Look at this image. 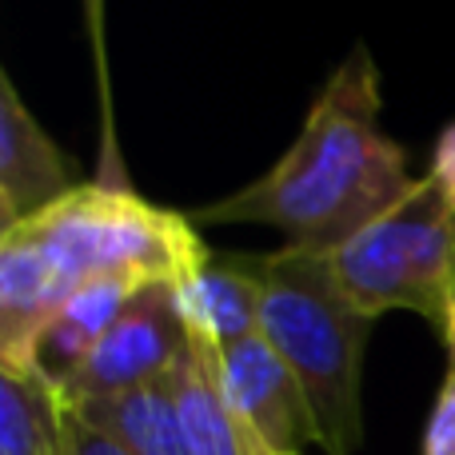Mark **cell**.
<instances>
[{"label": "cell", "instance_id": "obj_7", "mask_svg": "<svg viewBox=\"0 0 455 455\" xmlns=\"http://www.w3.org/2000/svg\"><path fill=\"white\" fill-rule=\"evenodd\" d=\"M80 188L76 164L56 148L12 76H0V232L20 228Z\"/></svg>", "mask_w": 455, "mask_h": 455}, {"label": "cell", "instance_id": "obj_13", "mask_svg": "<svg viewBox=\"0 0 455 455\" xmlns=\"http://www.w3.org/2000/svg\"><path fill=\"white\" fill-rule=\"evenodd\" d=\"M76 416L112 435L128 455H188L168 379L76 408Z\"/></svg>", "mask_w": 455, "mask_h": 455}, {"label": "cell", "instance_id": "obj_16", "mask_svg": "<svg viewBox=\"0 0 455 455\" xmlns=\"http://www.w3.org/2000/svg\"><path fill=\"white\" fill-rule=\"evenodd\" d=\"M427 180L443 192V200L455 208V124H448L435 140L432 152V168H427Z\"/></svg>", "mask_w": 455, "mask_h": 455}, {"label": "cell", "instance_id": "obj_9", "mask_svg": "<svg viewBox=\"0 0 455 455\" xmlns=\"http://www.w3.org/2000/svg\"><path fill=\"white\" fill-rule=\"evenodd\" d=\"M172 291L188 331L204 336L208 344L228 347L259 331V296H264L259 256L208 251L172 283Z\"/></svg>", "mask_w": 455, "mask_h": 455}, {"label": "cell", "instance_id": "obj_1", "mask_svg": "<svg viewBox=\"0 0 455 455\" xmlns=\"http://www.w3.org/2000/svg\"><path fill=\"white\" fill-rule=\"evenodd\" d=\"M379 112V68L355 44L323 80L288 152L232 196L188 212L192 224H256L283 232L296 248H339L416 184L408 152L384 132Z\"/></svg>", "mask_w": 455, "mask_h": 455}, {"label": "cell", "instance_id": "obj_10", "mask_svg": "<svg viewBox=\"0 0 455 455\" xmlns=\"http://www.w3.org/2000/svg\"><path fill=\"white\" fill-rule=\"evenodd\" d=\"M188 455H272L240 427L220 384V347L192 331L180 363L168 376Z\"/></svg>", "mask_w": 455, "mask_h": 455}, {"label": "cell", "instance_id": "obj_2", "mask_svg": "<svg viewBox=\"0 0 455 455\" xmlns=\"http://www.w3.org/2000/svg\"><path fill=\"white\" fill-rule=\"evenodd\" d=\"M264 296L259 336L275 347L299 379L312 408L315 448L328 455H355L363 443V347L371 315L347 299L320 248L259 251Z\"/></svg>", "mask_w": 455, "mask_h": 455}, {"label": "cell", "instance_id": "obj_15", "mask_svg": "<svg viewBox=\"0 0 455 455\" xmlns=\"http://www.w3.org/2000/svg\"><path fill=\"white\" fill-rule=\"evenodd\" d=\"M443 347H448V371H443L435 408L427 416L424 455H455V312L443 328Z\"/></svg>", "mask_w": 455, "mask_h": 455}, {"label": "cell", "instance_id": "obj_11", "mask_svg": "<svg viewBox=\"0 0 455 455\" xmlns=\"http://www.w3.org/2000/svg\"><path fill=\"white\" fill-rule=\"evenodd\" d=\"M148 283L136 280H92L84 288H76L68 296V304L60 307L48 331L40 336L36 355L28 368H36L40 376H48L56 387H64L80 371V363L92 355V347L108 336V328L120 320L132 296Z\"/></svg>", "mask_w": 455, "mask_h": 455}, {"label": "cell", "instance_id": "obj_3", "mask_svg": "<svg viewBox=\"0 0 455 455\" xmlns=\"http://www.w3.org/2000/svg\"><path fill=\"white\" fill-rule=\"evenodd\" d=\"M20 228L48 251L72 291L92 280L176 283L212 251L192 216L112 184H80L72 196Z\"/></svg>", "mask_w": 455, "mask_h": 455}, {"label": "cell", "instance_id": "obj_4", "mask_svg": "<svg viewBox=\"0 0 455 455\" xmlns=\"http://www.w3.org/2000/svg\"><path fill=\"white\" fill-rule=\"evenodd\" d=\"M328 256L363 315L416 312L443 336L455 312V208L427 176Z\"/></svg>", "mask_w": 455, "mask_h": 455}, {"label": "cell", "instance_id": "obj_12", "mask_svg": "<svg viewBox=\"0 0 455 455\" xmlns=\"http://www.w3.org/2000/svg\"><path fill=\"white\" fill-rule=\"evenodd\" d=\"M72 411L36 368L0 363V455H72Z\"/></svg>", "mask_w": 455, "mask_h": 455}, {"label": "cell", "instance_id": "obj_8", "mask_svg": "<svg viewBox=\"0 0 455 455\" xmlns=\"http://www.w3.org/2000/svg\"><path fill=\"white\" fill-rule=\"evenodd\" d=\"M72 288L24 228L0 232V363L28 368Z\"/></svg>", "mask_w": 455, "mask_h": 455}, {"label": "cell", "instance_id": "obj_6", "mask_svg": "<svg viewBox=\"0 0 455 455\" xmlns=\"http://www.w3.org/2000/svg\"><path fill=\"white\" fill-rule=\"evenodd\" d=\"M220 384L240 427L259 448L272 455H299L304 443H315L304 387L259 331L220 347Z\"/></svg>", "mask_w": 455, "mask_h": 455}, {"label": "cell", "instance_id": "obj_14", "mask_svg": "<svg viewBox=\"0 0 455 455\" xmlns=\"http://www.w3.org/2000/svg\"><path fill=\"white\" fill-rule=\"evenodd\" d=\"M84 12L88 48H92V68H96V100H100V168H96V184H112V188H128V164L120 160L116 144V112H112V76H108V36H104V20L108 8L104 0H80Z\"/></svg>", "mask_w": 455, "mask_h": 455}, {"label": "cell", "instance_id": "obj_5", "mask_svg": "<svg viewBox=\"0 0 455 455\" xmlns=\"http://www.w3.org/2000/svg\"><path fill=\"white\" fill-rule=\"evenodd\" d=\"M188 339L192 331L180 315L172 283H148L132 296V304L120 312V320L92 347L76 376L60 387L64 403L76 411L88 403L112 400V395L136 392V387L160 384L180 363Z\"/></svg>", "mask_w": 455, "mask_h": 455}, {"label": "cell", "instance_id": "obj_17", "mask_svg": "<svg viewBox=\"0 0 455 455\" xmlns=\"http://www.w3.org/2000/svg\"><path fill=\"white\" fill-rule=\"evenodd\" d=\"M68 432H72V455H128L116 440H112V435H104L100 427H92L88 419H80L76 411H72V427H68Z\"/></svg>", "mask_w": 455, "mask_h": 455}]
</instances>
